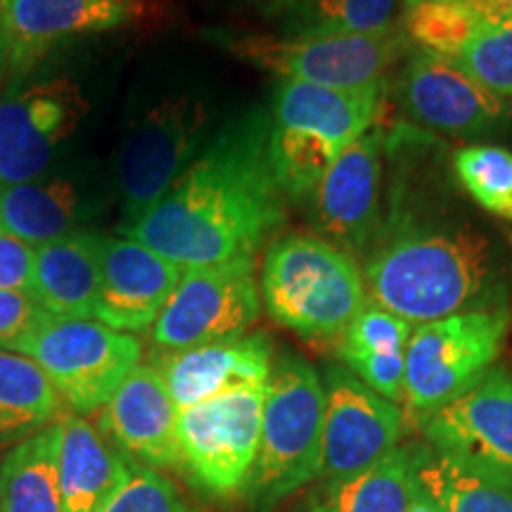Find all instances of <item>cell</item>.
Listing matches in <instances>:
<instances>
[{"label":"cell","instance_id":"obj_2","mask_svg":"<svg viewBox=\"0 0 512 512\" xmlns=\"http://www.w3.org/2000/svg\"><path fill=\"white\" fill-rule=\"evenodd\" d=\"M363 259L368 302L411 325L505 306L494 247L472 226L422 221L394 202Z\"/></svg>","mask_w":512,"mask_h":512},{"label":"cell","instance_id":"obj_17","mask_svg":"<svg viewBox=\"0 0 512 512\" xmlns=\"http://www.w3.org/2000/svg\"><path fill=\"white\" fill-rule=\"evenodd\" d=\"M178 415L162 373L155 366H136L100 408V432L133 463L174 467L181 463Z\"/></svg>","mask_w":512,"mask_h":512},{"label":"cell","instance_id":"obj_7","mask_svg":"<svg viewBox=\"0 0 512 512\" xmlns=\"http://www.w3.org/2000/svg\"><path fill=\"white\" fill-rule=\"evenodd\" d=\"M19 354L36 361L60 399L83 415L105 406L140 366L143 344L131 332L114 330L95 318L50 316Z\"/></svg>","mask_w":512,"mask_h":512},{"label":"cell","instance_id":"obj_27","mask_svg":"<svg viewBox=\"0 0 512 512\" xmlns=\"http://www.w3.org/2000/svg\"><path fill=\"white\" fill-rule=\"evenodd\" d=\"M415 482L444 512H512V489L418 446Z\"/></svg>","mask_w":512,"mask_h":512},{"label":"cell","instance_id":"obj_38","mask_svg":"<svg viewBox=\"0 0 512 512\" xmlns=\"http://www.w3.org/2000/svg\"><path fill=\"white\" fill-rule=\"evenodd\" d=\"M408 512H444V510H441L439 505L434 503L432 498L420 489L418 482H415L413 498H411V505H408Z\"/></svg>","mask_w":512,"mask_h":512},{"label":"cell","instance_id":"obj_25","mask_svg":"<svg viewBox=\"0 0 512 512\" xmlns=\"http://www.w3.org/2000/svg\"><path fill=\"white\" fill-rule=\"evenodd\" d=\"M62 422L19 441L0 463V512H64L60 489Z\"/></svg>","mask_w":512,"mask_h":512},{"label":"cell","instance_id":"obj_28","mask_svg":"<svg viewBox=\"0 0 512 512\" xmlns=\"http://www.w3.org/2000/svg\"><path fill=\"white\" fill-rule=\"evenodd\" d=\"M484 19L467 0H406L399 27L411 48L456 60Z\"/></svg>","mask_w":512,"mask_h":512},{"label":"cell","instance_id":"obj_36","mask_svg":"<svg viewBox=\"0 0 512 512\" xmlns=\"http://www.w3.org/2000/svg\"><path fill=\"white\" fill-rule=\"evenodd\" d=\"M34 247L0 233V290H29Z\"/></svg>","mask_w":512,"mask_h":512},{"label":"cell","instance_id":"obj_39","mask_svg":"<svg viewBox=\"0 0 512 512\" xmlns=\"http://www.w3.org/2000/svg\"><path fill=\"white\" fill-rule=\"evenodd\" d=\"M259 5H264L268 12H287L292 5H297L299 0H256Z\"/></svg>","mask_w":512,"mask_h":512},{"label":"cell","instance_id":"obj_29","mask_svg":"<svg viewBox=\"0 0 512 512\" xmlns=\"http://www.w3.org/2000/svg\"><path fill=\"white\" fill-rule=\"evenodd\" d=\"M339 152L313 133L271 124V164L285 200L309 204Z\"/></svg>","mask_w":512,"mask_h":512},{"label":"cell","instance_id":"obj_11","mask_svg":"<svg viewBox=\"0 0 512 512\" xmlns=\"http://www.w3.org/2000/svg\"><path fill=\"white\" fill-rule=\"evenodd\" d=\"M427 446L453 463L512 489V375L494 366L422 420Z\"/></svg>","mask_w":512,"mask_h":512},{"label":"cell","instance_id":"obj_31","mask_svg":"<svg viewBox=\"0 0 512 512\" xmlns=\"http://www.w3.org/2000/svg\"><path fill=\"white\" fill-rule=\"evenodd\" d=\"M453 171L479 207L512 221V152L496 145L460 147Z\"/></svg>","mask_w":512,"mask_h":512},{"label":"cell","instance_id":"obj_15","mask_svg":"<svg viewBox=\"0 0 512 512\" xmlns=\"http://www.w3.org/2000/svg\"><path fill=\"white\" fill-rule=\"evenodd\" d=\"M396 100L415 124L446 136H484L508 119L503 98L465 74L448 57L420 50L403 64L396 79Z\"/></svg>","mask_w":512,"mask_h":512},{"label":"cell","instance_id":"obj_22","mask_svg":"<svg viewBox=\"0 0 512 512\" xmlns=\"http://www.w3.org/2000/svg\"><path fill=\"white\" fill-rule=\"evenodd\" d=\"M133 460L93 427L69 415L62 420L60 489L64 512H100L131 475Z\"/></svg>","mask_w":512,"mask_h":512},{"label":"cell","instance_id":"obj_21","mask_svg":"<svg viewBox=\"0 0 512 512\" xmlns=\"http://www.w3.org/2000/svg\"><path fill=\"white\" fill-rule=\"evenodd\" d=\"M384 88L337 91L304 81H280L273 95L271 124L313 133L342 152L375 126Z\"/></svg>","mask_w":512,"mask_h":512},{"label":"cell","instance_id":"obj_30","mask_svg":"<svg viewBox=\"0 0 512 512\" xmlns=\"http://www.w3.org/2000/svg\"><path fill=\"white\" fill-rule=\"evenodd\" d=\"M399 0H299L287 17L290 36L375 34L394 24Z\"/></svg>","mask_w":512,"mask_h":512},{"label":"cell","instance_id":"obj_23","mask_svg":"<svg viewBox=\"0 0 512 512\" xmlns=\"http://www.w3.org/2000/svg\"><path fill=\"white\" fill-rule=\"evenodd\" d=\"M86 216L79 183L64 176H38L0 192V233L29 247L64 238Z\"/></svg>","mask_w":512,"mask_h":512},{"label":"cell","instance_id":"obj_8","mask_svg":"<svg viewBox=\"0 0 512 512\" xmlns=\"http://www.w3.org/2000/svg\"><path fill=\"white\" fill-rule=\"evenodd\" d=\"M209 128L207 105L181 95L164 98L140 114L121 140L117 185L128 228L147 214L200 155Z\"/></svg>","mask_w":512,"mask_h":512},{"label":"cell","instance_id":"obj_33","mask_svg":"<svg viewBox=\"0 0 512 512\" xmlns=\"http://www.w3.org/2000/svg\"><path fill=\"white\" fill-rule=\"evenodd\" d=\"M411 332V323L382 306L366 302L344 330V335L337 339V354L344 366L358 358L396 354V351H406Z\"/></svg>","mask_w":512,"mask_h":512},{"label":"cell","instance_id":"obj_35","mask_svg":"<svg viewBox=\"0 0 512 512\" xmlns=\"http://www.w3.org/2000/svg\"><path fill=\"white\" fill-rule=\"evenodd\" d=\"M50 318L29 290H0V349L17 351Z\"/></svg>","mask_w":512,"mask_h":512},{"label":"cell","instance_id":"obj_4","mask_svg":"<svg viewBox=\"0 0 512 512\" xmlns=\"http://www.w3.org/2000/svg\"><path fill=\"white\" fill-rule=\"evenodd\" d=\"M323 377L294 351L273 356L261 413L259 453L242 491L249 508L268 512L323 472Z\"/></svg>","mask_w":512,"mask_h":512},{"label":"cell","instance_id":"obj_20","mask_svg":"<svg viewBox=\"0 0 512 512\" xmlns=\"http://www.w3.org/2000/svg\"><path fill=\"white\" fill-rule=\"evenodd\" d=\"M105 235L72 230L34 249L29 292L55 318H93L102 280Z\"/></svg>","mask_w":512,"mask_h":512},{"label":"cell","instance_id":"obj_19","mask_svg":"<svg viewBox=\"0 0 512 512\" xmlns=\"http://www.w3.org/2000/svg\"><path fill=\"white\" fill-rule=\"evenodd\" d=\"M273 356L271 337L266 332H254L226 342L159 354L152 366L162 373L181 413L230 389L266 384Z\"/></svg>","mask_w":512,"mask_h":512},{"label":"cell","instance_id":"obj_10","mask_svg":"<svg viewBox=\"0 0 512 512\" xmlns=\"http://www.w3.org/2000/svg\"><path fill=\"white\" fill-rule=\"evenodd\" d=\"M259 316L254 259H235L185 268L150 335L162 354H174L247 335Z\"/></svg>","mask_w":512,"mask_h":512},{"label":"cell","instance_id":"obj_34","mask_svg":"<svg viewBox=\"0 0 512 512\" xmlns=\"http://www.w3.org/2000/svg\"><path fill=\"white\" fill-rule=\"evenodd\" d=\"M100 512H192L178 486L155 467L133 463L124 486Z\"/></svg>","mask_w":512,"mask_h":512},{"label":"cell","instance_id":"obj_13","mask_svg":"<svg viewBox=\"0 0 512 512\" xmlns=\"http://www.w3.org/2000/svg\"><path fill=\"white\" fill-rule=\"evenodd\" d=\"M320 377L325 387L320 479L330 482L366 470L392 453L401 441L406 415L349 368L328 366Z\"/></svg>","mask_w":512,"mask_h":512},{"label":"cell","instance_id":"obj_5","mask_svg":"<svg viewBox=\"0 0 512 512\" xmlns=\"http://www.w3.org/2000/svg\"><path fill=\"white\" fill-rule=\"evenodd\" d=\"M510 328L508 306L415 325L406 344L403 401L420 422L463 396L494 368Z\"/></svg>","mask_w":512,"mask_h":512},{"label":"cell","instance_id":"obj_1","mask_svg":"<svg viewBox=\"0 0 512 512\" xmlns=\"http://www.w3.org/2000/svg\"><path fill=\"white\" fill-rule=\"evenodd\" d=\"M285 202L271 164V117L256 110L223 126L162 200L121 233L181 268L254 259L283 226Z\"/></svg>","mask_w":512,"mask_h":512},{"label":"cell","instance_id":"obj_12","mask_svg":"<svg viewBox=\"0 0 512 512\" xmlns=\"http://www.w3.org/2000/svg\"><path fill=\"white\" fill-rule=\"evenodd\" d=\"M387 147L380 124L339 152L330 171L313 192L311 226L318 238L342 252L366 256L382 226V152Z\"/></svg>","mask_w":512,"mask_h":512},{"label":"cell","instance_id":"obj_3","mask_svg":"<svg viewBox=\"0 0 512 512\" xmlns=\"http://www.w3.org/2000/svg\"><path fill=\"white\" fill-rule=\"evenodd\" d=\"M259 292L275 323L311 342L342 337L368 302L354 256L311 233H285L266 247Z\"/></svg>","mask_w":512,"mask_h":512},{"label":"cell","instance_id":"obj_40","mask_svg":"<svg viewBox=\"0 0 512 512\" xmlns=\"http://www.w3.org/2000/svg\"><path fill=\"white\" fill-rule=\"evenodd\" d=\"M5 74H8V46H5L3 27H0V86H3Z\"/></svg>","mask_w":512,"mask_h":512},{"label":"cell","instance_id":"obj_14","mask_svg":"<svg viewBox=\"0 0 512 512\" xmlns=\"http://www.w3.org/2000/svg\"><path fill=\"white\" fill-rule=\"evenodd\" d=\"M86 110L79 88L67 79L15 86L0 100V192L48 171L64 140Z\"/></svg>","mask_w":512,"mask_h":512},{"label":"cell","instance_id":"obj_6","mask_svg":"<svg viewBox=\"0 0 512 512\" xmlns=\"http://www.w3.org/2000/svg\"><path fill=\"white\" fill-rule=\"evenodd\" d=\"M230 50L245 62L283 76V81L368 91L387 86V74L408 55L411 43L394 22L375 34L245 36L230 43Z\"/></svg>","mask_w":512,"mask_h":512},{"label":"cell","instance_id":"obj_18","mask_svg":"<svg viewBox=\"0 0 512 512\" xmlns=\"http://www.w3.org/2000/svg\"><path fill=\"white\" fill-rule=\"evenodd\" d=\"M185 268L131 238L105 235L102 280L95 320L121 332H145L155 325Z\"/></svg>","mask_w":512,"mask_h":512},{"label":"cell","instance_id":"obj_37","mask_svg":"<svg viewBox=\"0 0 512 512\" xmlns=\"http://www.w3.org/2000/svg\"><path fill=\"white\" fill-rule=\"evenodd\" d=\"M484 17H508L512 15V0H467Z\"/></svg>","mask_w":512,"mask_h":512},{"label":"cell","instance_id":"obj_16","mask_svg":"<svg viewBox=\"0 0 512 512\" xmlns=\"http://www.w3.org/2000/svg\"><path fill=\"white\" fill-rule=\"evenodd\" d=\"M143 10V0H0L8 72L27 74L69 38L126 27Z\"/></svg>","mask_w":512,"mask_h":512},{"label":"cell","instance_id":"obj_24","mask_svg":"<svg viewBox=\"0 0 512 512\" xmlns=\"http://www.w3.org/2000/svg\"><path fill=\"white\" fill-rule=\"evenodd\" d=\"M418 446H396L375 465L323 482L304 512H408L415 489Z\"/></svg>","mask_w":512,"mask_h":512},{"label":"cell","instance_id":"obj_26","mask_svg":"<svg viewBox=\"0 0 512 512\" xmlns=\"http://www.w3.org/2000/svg\"><path fill=\"white\" fill-rule=\"evenodd\" d=\"M60 394L29 356L0 349V446L19 444L53 425Z\"/></svg>","mask_w":512,"mask_h":512},{"label":"cell","instance_id":"obj_9","mask_svg":"<svg viewBox=\"0 0 512 512\" xmlns=\"http://www.w3.org/2000/svg\"><path fill=\"white\" fill-rule=\"evenodd\" d=\"M266 384L230 389L178 415V453L192 484L204 494H242L261 439Z\"/></svg>","mask_w":512,"mask_h":512},{"label":"cell","instance_id":"obj_32","mask_svg":"<svg viewBox=\"0 0 512 512\" xmlns=\"http://www.w3.org/2000/svg\"><path fill=\"white\" fill-rule=\"evenodd\" d=\"M453 62L498 98L512 100V15L486 17Z\"/></svg>","mask_w":512,"mask_h":512}]
</instances>
